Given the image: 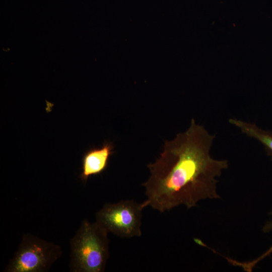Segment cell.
<instances>
[{
    "mask_svg": "<svg viewBox=\"0 0 272 272\" xmlns=\"http://www.w3.org/2000/svg\"><path fill=\"white\" fill-rule=\"evenodd\" d=\"M229 122L239 128L242 133L261 143L263 146L267 154L272 159V132L271 131L262 129L255 123L238 119L230 118Z\"/></svg>",
    "mask_w": 272,
    "mask_h": 272,
    "instance_id": "cell-6",
    "label": "cell"
},
{
    "mask_svg": "<svg viewBox=\"0 0 272 272\" xmlns=\"http://www.w3.org/2000/svg\"><path fill=\"white\" fill-rule=\"evenodd\" d=\"M62 253L59 245L31 234H24L18 250L4 271H47Z\"/></svg>",
    "mask_w": 272,
    "mask_h": 272,
    "instance_id": "cell-3",
    "label": "cell"
},
{
    "mask_svg": "<svg viewBox=\"0 0 272 272\" xmlns=\"http://www.w3.org/2000/svg\"><path fill=\"white\" fill-rule=\"evenodd\" d=\"M270 215L272 216V210L270 212ZM264 232H268L272 231V220L267 222L262 228ZM272 253V245L262 255L256 258L246 262H240L234 259H231V263L234 266L241 267L244 271L251 272L252 271L255 265L264 258L270 255Z\"/></svg>",
    "mask_w": 272,
    "mask_h": 272,
    "instance_id": "cell-7",
    "label": "cell"
},
{
    "mask_svg": "<svg viewBox=\"0 0 272 272\" xmlns=\"http://www.w3.org/2000/svg\"><path fill=\"white\" fill-rule=\"evenodd\" d=\"M144 202L122 200L105 204L96 214V222L108 233L121 238L140 237Z\"/></svg>",
    "mask_w": 272,
    "mask_h": 272,
    "instance_id": "cell-4",
    "label": "cell"
},
{
    "mask_svg": "<svg viewBox=\"0 0 272 272\" xmlns=\"http://www.w3.org/2000/svg\"><path fill=\"white\" fill-rule=\"evenodd\" d=\"M114 148L111 142H105L101 147L87 151L82 159V171L80 175L81 180L86 182L90 176L104 171L110 157L114 153Z\"/></svg>",
    "mask_w": 272,
    "mask_h": 272,
    "instance_id": "cell-5",
    "label": "cell"
},
{
    "mask_svg": "<svg viewBox=\"0 0 272 272\" xmlns=\"http://www.w3.org/2000/svg\"><path fill=\"white\" fill-rule=\"evenodd\" d=\"M215 138L193 118L186 131L165 141L160 157L147 165L150 176L143 184L146 207L164 213L180 205L189 209L201 200L220 197L216 178L228 164L210 155Z\"/></svg>",
    "mask_w": 272,
    "mask_h": 272,
    "instance_id": "cell-1",
    "label": "cell"
},
{
    "mask_svg": "<svg viewBox=\"0 0 272 272\" xmlns=\"http://www.w3.org/2000/svg\"><path fill=\"white\" fill-rule=\"evenodd\" d=\"M108 233L96 221L84 220L70 241V270L103 272L109 256Z\"/></svg>",
    "mask_w": 272,
    "mask_h": 272,
    "instance_id": "cell-2",
    "label": "cell"
}]
</instances>
